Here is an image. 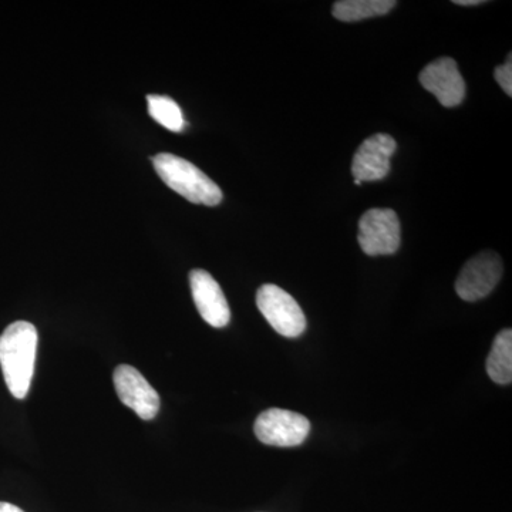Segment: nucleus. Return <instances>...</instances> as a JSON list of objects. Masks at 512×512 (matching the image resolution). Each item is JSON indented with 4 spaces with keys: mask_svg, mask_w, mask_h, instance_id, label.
Segmentation results:
<instances>
[{
    "mask_svg": "<svg viewBox=\"0 0 512 512\" xmlns=\"http://www.w3.org/2000/svg\"><path fill=\"white\" fill-rule=\"evenodd\" d=\"M503 271L500 255L491 251L481 252L461 269L456 282L457 295L466 302L480 301L494 291Z\"/></svg>",
    "mask_w": 512,
    "mask_h": 512,
    "instance_id": "6",
    "label": "nucleus"
},
{
    "mask_svg": "<svg viewBox=\"0 0 512 512\" xmlns=\"http://www.w3.org/2000/svg\"><path fill=\"white\" fill-rule=\"evenodd\" d=\"M454 3L460 6H476L481 5V3H483V0H454Z\"/></svg>",
    "mask_w": 512,
    "mask_h": 512,
    "instance_id": "16",
    "label": "nucleus"
},
{
    "mask_svg": "<svg viewBox=\"0 0 512 512\" xmlns=\"http://www.w3.org/2000/svg\"><path fill=\"white\" fill-rule=\"evenodd\" d=\"M148 114L153 117L161 126L168 128L174 133H180L185 127L183 111L178 106L177 101L167 96H157L151 94L147 97Z\"/></svg>",
    "mask_w": 512,
    "mask_h": 512,
    "instance_id": "13",
    "label": "nucleus"
},
{
    "mask_svg": "<svg viewBox=\"0 0 512 512\" xmlns=\"http://www.w3.org/2000/svg\"><path fill=\"white\" fill-rule=\"evenodd\" d=\"M357 242L369 256L396 254L402 242V227L396 212L389 208L366 211L359 221Z\"/></svg>",
    "mask_w": 512,
    "mask_h": 512,
    "instance_id": "4",
    "label": "nucleus"
},
{
    "mask_svg": "<svg viewBox=\"0 0 512 512\" xmlns=\"http://www.w3.org/2000/svg\"><path fill=\"white\" fill-rule=\"evenodd\" d=\"M495 80L500 84L501 89L504 90L508 96H512V63L511 55L508 56V62L501 64L495 69L494 72Z\"/></svg>",
    "mask_w": 512,
    "mask_h": 512,
    "instance_id": "14",
    "label": "nucleus"
},
{
    "mask_svg": "<svg viewBox=\"0 0 512 512\" xmlns=\"http://www.w3.org/2000/svg\"><path fill=\"white\" fill-rule=\"evenodd\" d=\"M154 168L171 190L194 204L215 207L222 201V191L197 165L170 153L157 154Z\"/></svg>",
    "mask_w": 512,
    "mask_h": 512,
    "instance_id": "2",
    "label": "nucleus"
},
{
    "mask_svg": "<svg viewBox=\"0 0 512 512\" xmlns=\"http://www.w3.org/2000/svg\"><path fill=\"white\" fill-rule=\"evenodd\" d=\"M39 336L32 323H12L0 336V367L6 386L15 399L28 396L35 373Z\"/></svg>",
    "mask_w": 512,
    "mask_h": 512,
    "instance_id": "1",
    "label": "nucleus"
},
{
    "mask_svg": "<svg viewBox=\"0 0 512 512\" xmlns=\"http://www.w3.org/2000/svg\"><path fill=\"white\" fill-rule=\"evenodd\" d=\"M256 306L279 335L298 338L305 332V313L295 298L279 286H261L256 292Z\"/></svg>",
    "mask_w": 512,
    "mask_h": 512,
    "instance_id": "3",
    "label": "nucleus"
},
{
    "mask_svg": "<svg viewBox=\"0 0 512 512\" xmlns=\"http://www.w3.org/2000/svg\"><path fill=\"white\" fill-rule=\"evenodd\" d=\"M394 0H340L333 5V16L340 22H359L387 15L394 9Z\"/></svg>",
    "mask_w": 512,
    "mask_h": 512,
    "instance_id": "12",
    "label": "nucleus"
},
{
    "mask_svg": "<svg viewBox=\"0 0 512 512\" xmlns=\"http://www.w3.org/2000/svg\"><path fill=\"white\" fill-rule=\"evenodd\" d=\"M396 140L389 134L379 133L363 141L353 157L352 174L360 183L380 181L390 173V160L396 151Z\"/></svg>",
    "mask_w": 512,
    "mask_h": 512,
    "instance_id": "9",
    "label": "nucleus"
},
{
    "mask_svg": "<svg viewBox=\"0 0 512 512\" xmlns=\"http://www.w3.org/2000/svg\"><path fill=\"white\" fill-rule=\"evenodd\" d=\"M0 512H25L20 510L16 505L9 503H0Z\"/></svg>",
    "mask_w": 512,
    "mask_h": 512,
    "instance_id": "15",
    "label": "nucleus"
},
{
    "mask_svg": "<svg viewBox=\"0 0 512 512\" xmlns=\"http://www.w3.org/2000/svg\"><path fill=\"white\" fill-rule=\"evenodd\" d=\"M419 80L421 86L436 96L444 107H456L466 97V83L458 70L456 60L441 57L427 64L421 70Z\"/></svg>",
    "mask_w": 512,
    "mask_h": 512,
    "instance_id": "8",
    "label": "nucleus"
},
{
    "mask_svg": "<svg viewBox=\"0 0 512 512\" xmlns=\"http://www.w3.org/2000/svg\"><path fill=\"white\" fill-rule=\"evenodd\" d=\"M113 380L121 402L140 419L153 420L160 412V396L136 367L120 365Z\"/></svg>",
    "mask_w": 512,
    "mask_h": 512,
    "instance_id": "7",
    "label": "nucleus"
},
{
    "mask_svg": "<svg viewBox=\"0 0 512 512\" xmlns=\"http://www.w3.org/2000/svg\"><path fill=\"white\" fill-rule=\"evenodd\" d=\"M254 430L258 440L268 446L296 447L311 433V423L291 410L269 409L259 414Z\"/></svg>",
    "mask_w": 512,
    "mask_h": 512,
    "instance_id": "5",
    "label": "nucleus"
},
{
    "mask_svg": "<svg viewBox=\"0 0 512 512\" xmlns=\"http://www.w3.org/2000/svg\"><path fill=\"white\" fill-rule=\"evenodd\" d=\"M487 373L494 383L511 384L512 380V330L504 329L494 339L487 360Z\"/></svg>",
    "mask_w": 512,
    "mask_h": 512,
    "instance_id": "11",
    "label": "nucleus"
},
{
    "mask_svg": "<svg viewBox=\"0 0 512 512\" xmlns=\"http://www.w3.org/2000/svg\"><path fill=\"white\" fill-rule=\"evenodd\" d=\"M355 184H356V185H362L363 183H360V181H359V180H355Z\"/></svg>",
    "mask_w": 512,
    "mask_h": 512,
    "instance_id": "17",
    "label": "nucleus"
},
{
    "mask_svg": "<svg viewBox=\"0 0 512 512\" xmlns=\"http://www.w3.org/2000/svg\"><path fill=\"white\" fill-rule=\"evenodd\" d=\"M190 285L201 318L212 328H225L231 320V309L220 284L204 269H194L190 274Z\"/></svg>",
    "mask_w": 512,
    "mask_h": 512,
    "instance_id": "10",
    "label": "nucleus"
}]
</instances>
